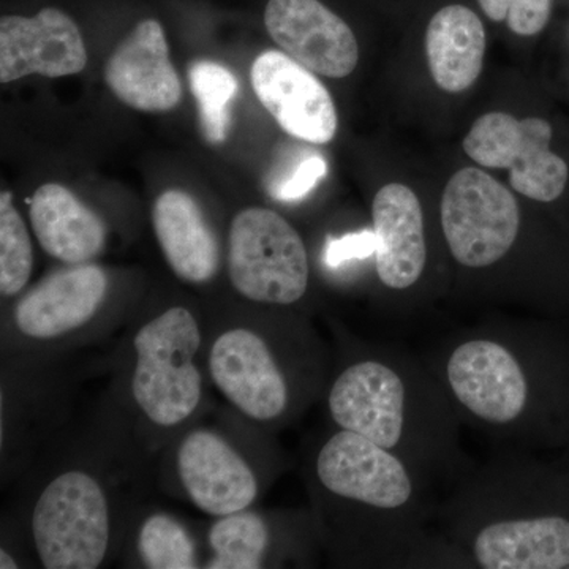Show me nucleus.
<instances>
[{
    "instance_id": "obj_1",
    "label": "nucleus",
    "mask_w": 569,
    "mask_h": 569,
    "mask_svg": "<svg viewBox=\"0 0 569 569\" xmlns=\"http://www.w3.org/2000/svg\"><path fill=\"white\" fill-rule=\"evenodd\" d=\"M200 346V326L186 307L164 310L134 336L132 392L153 425H181L200 406L203 381L194 366Z\"/></svg>"
},
{
    "instance_id": "obj_2",
    "label": "nucleus",
    "mask_w": 569,
    "mask_h": 569,
    "mask_svg": "<svg viewBox=\"0 0 569 569\" xmlns=\"http://www.w3.org/2000/svg\"><path fill=\"white\" fill-rule=\"evenodd\" d=\"M228 272L234 290L249 301L290 306L309 288V254L280 213L249 208L231 222Z\"/></svg>"
},
{
    "instance_id": "obj_3",
    "label": "nucleus",
    "mask_w": 569,
    "mask_h": 569,
    "mask_svg": "<svg viewBox=\"0 0 569 569\" xmlns=\"http://www.w3.org/2000/svg\"><path fill=\"white\" fill-rule=\"evenodd\" d=\"M32 533L44 568H99L110 541V511L99 482L84 471L52 479L33 508Z\"/></svg>"
},
{
    "instance_id": "obj_4",
    "label": "nucleus",
    "mask_w": 569,
    "mask_h": 569,
    "mask_svg": "<svg viewBox=\"0 0 569 569\" xmlns=\"http://www.w3.org/2000/svg\"><path fill=\"white\" fill-rule=\"evenodd\" d=\"M440 216L449 250L466 268L496 264L518 239L520 212L515 194L479 168H463L449 179Z\"/></svg>"
},
{
    "instance_id": "obj_5",
    "label": "nucleus",
    "mask_w": 569,
    "mask_h": 569,
    "mask_svg": "<svg viewBox=\"0 0 569 569\" xmlns=\"http://www.w3.org/2000/svg\"><path fill=\"white\" fill-rule=\"evenodd\" d=\"M550 141L552 127L545 119L519 121L507 112H489L471 126L463 151L481 167L508 170L516 192L550 203L568 181V164L550 152Z\"/></svg>"
},
{
    "instance_id": "obj_6",
    "label": "nucleus",
    "mask_w": 569,
    "mask_h": 569,
    "mask_svg": "<svg viewBox=\"0 0 569 569\" xmlns=\"http://www.w3.org/2000/svg\"><path fill=\"white\" fill-rule=\"evenodd\" d=\"M317 478L329 493L378 511H399L413 497L406 463L391 449L340 429L317 458Z\"/></svg>"
},
{
    "instance_id": "obj_7",
    "label": "nucleus",
    "mask_w": 569,
    "mask_h": 569,
    "mask_svg": "<svg viewBox=\"0 0 569 569\" xmlns=\"http://www.w3.org/2000/svg\"><path fill=\"white\" fill-rule=\"evenodd\" d=\"M448 387L479 421L493 426L518 422L529 403V380L518 355L498 340H466L447 362Z\"/></svg>"
},
{
    "instance_id": "obj_8",
    "label": "nucleus",
    "mask_w": 569,
    "mask_h": 569,
    "mask_svg": "<svg viewBox=\"0 0 569 569\" xmlns=\"http://www.w3.org/2000/svg\"><path fill=\"white\" fill-rule=\"evenodd\" d=\"M328 407L339 429L391 451L402 445L408 418L407 385L387 362L367 359L348 366L329 391Z\"/></svg>"
},
{
    "instance_id": "obj_9",
    "label": "nucleus",
    "mask_w": 569,
    "mask_h": 569,
    "mask_svg": "<svg viewBox=\"0 0 569 569\" xmlns=\"http://www.w3.org/2000/svg\"><path fill=\"white\" fill-rule=\"evenodd\" d=\"M250 81L254 96L291 137L313 144H326L336 137L339 121L331 93L312 70L287 52H261Z\"/></svg>"
},
{
    "instance_id": "obj_10",
    "label": "nucleus",
    "mask_w": 569,
    "mask_h": 569,
    "mask_svg": "<svg viewBox=\"0 0 569 569\" xmlns=\"http://www.w3.org/2000/svg\"><path fill=\"white\" fill-rule=\"evenodd\" d=\"M209 370L228 402L253 421H276L287 411V378L257 332L246 328L222 332L213 340Z\"/></svg>"
},
{
    "instance_id": "obj_11",
    "label": "nucleus",
    "mask_w": 569,
    "mask_h": 569,
    "mask_svg": "<svg viewBox=\"0 0 569 569\" xmlns=\"http://www.w3.org/2000/svg\"><path fill=\"white\" fill-rule=\"evenodd\" d=\"M264 26L296 62L328 78H346L359 61L353 31L320 0H269Z\"/></svg>"
},
{
    "instance_id": "obj_12",
    "label": "nucleus",
    "mask_w": 569,
    "mask_h": 569,
    "mask_svg": "<svg viewBox=\"0 0 569 569\" xmlns=\"http://www.w3.org/2000/svg\"><path fill=\"white\" fill-rule=\"evenodd\" d=\"M88 51L77 22L62 10H40L36 17L10 14L0 20V81L3 84L29 74L47 78L80 73Z\"/></svg>"
},
{
    "instance_id": "obj_13",
    "label": "nucleus",
    "mask_w": 569,
    "mask_h": 569,
    "mask_svg": "<svg viewBox=\"0 0 569 569\" xmlns=\"http://www.w3.org/2000/svg\"><path fill=\"white\" fill-rule=\"evenodd\" d=\"M183 490L201 511L216 518L244 511L258 496L252 468L224 438L211 430L189 433L178 451Z\"/></svg>"
},
{
    "instance_id": "obj_14",
    "label": "nucleus",
    "mask_w": 569,
    "mask_h": 569,
    "mask_svg": "<svg viewBox=\"0 0 569 569\" xmlns=\"http://www.w3.org/2000/svg\"><path fill=\"white\" fill-rule=\"evenodd\" d=\"M104 80L123 103L140 111H170L182 99V84L170 59L163 26L142 20L118 44L104 67Z\"/></svg>"
},
{
    "instance_id": "obj_15",
    "label": "nucleus",
    "mask_w": 569,
    "mask_h": 569,
    "mask_svg": "<svg viewBox=\"0 0 569 569\" xmlns=\"http://www.w3.org/2000/svg\"><path fill=\"white\" fill-rule=\"evenodd\" d=\"M108 288L110 280L99 266L62 269L22 296L14 309V325L22 336L37 340L69 335L96 317Z\"/></svg>"
},
{
    "instance_id": "obj_16",
    "label": "nucleus",
    "mask_w": 569,
    "mask_h": 569,
    "mask_svg": "<svg viewBox=\"0 0 569 569\" xmlns=\"http://www.w3.org/2000/svg\"><path fill=\"white\" fill-rule=\"evenodd\" d=\"M378 279L407 290L421 279L427 260L425 216L417 193L403 183L381 187L372 204Z\"/></svg>"
},
{
    "instance_id": "obj_17",
    "label": "nucleus",
    "mask_w": 569,
    "mask_h": 569,
    "mask_svg": "<svg viewBox=\"0 0 569 569\" xmlns=\"http://www.w3.org/2000/svg\"><path fill=\"white\" fill-rule=\"evenodd\" d=\"M471 553L485 569L569 568V522L557 516L493 520L477 531Z\"/></svg>"
},
{
    "instance_id": "obj_18",
    "label": "nucleus",
    "mask_w": 569,
    "mask_h": 569,
    "mask_svg": "<svg viewBox=\"0 0 569 569\" xmlns=\"http://www.w3.org/2000/svg\"><path fill=\"white\" fill-rule=\"evenodd\" d=\"M152 223L167 263L179 279L206 283L216 277L219 241L192 194L178 189L160 194L153 204Z\"/></svg>"
},
{
    "instance_id": "obj_19",
    "label": "nucleus",
    "mask_w": 569,
    "mask_h": 569,
    "mask_svg": "<svg viewBox=\"0 0 569 569\" xmlns=\"http://www.w3.org/2000/svg\"><path fill=\"white\" fill-rule=\"evenodd\" d=\"M29 213L41 249L63 263H88L107 244V224L99 213L61 183L37 189Z\"/></svg>"
},
{
    "instance_id": "obj_20",
    "label": "nucleus",
    "mask_w": 569,
    "mask_h": 569,
    "mask_svg": "<svg viewBox=\"0 0 569 569\" xmlns=\"http://www.w3.org/2000/svg\"><path fill=\"white\" fill-rule=\"evenodd\" d=\"M486 29L473 10L448 6L437 11L426 32L430 73L438 88L467 91L481 74L486 54Z\"/></svg>"
},
{
    "instance_id": "obj_21",
    "label": "nucleus",
    "mask_w": 569,
    "mask_h": 569,
    "mask_svg": "<svg viewBox=\"0 0 569 569\" xmlns=\"http://www.w3.org/2000/svg\"><path fill=\"white\" fill-rule=\"evenodd\" d=\"M211 569H258L263 567L269 548V530L254 512L222 516L209 531Z\"/></svg>"
},
{
    "instance_id": "obj_22",
    "label": "nucleus",
    "mask_w": 569,
    "mask_h": 569,
    "mask_svg": "<svg viewBox=\"0 0 569 569\" xmlns=\"http://www.w3.org/2000/svg\"><path fill=\"white\" fill-rule=\"evenodd\" d=\"M189 81L198 103L201 132L212 144L223 142L230 127V103L238 93V78L222 63L197 61L190 66Z\"/></svg>"
},
{
    "instance_id": "obj_23",
    "label": "nucleus",
    "mask_w": 569,
    "mask_h": 569,
    "mask_svg": "<svg viewBox=\"0 0 569 569\" xmlns=\"http://www.w3.org/2000/svg\"><path fill=\"white\" fill-rule=\"evenodd\" d=\"M138 552L146 568L193 569L198 567L197 549L189 531L171 516H149L141 526Z\"/></svg>"
},
{
    "instance_id": "obj_24",
    "label": "nucleus",
    "mask_w": 569,
    "mask_h": 569,
    "mask_svg": "<svg viewBox=\"0 0 569 569\" xmlns=\"http://www.w3.org/2000/svg\"><path fill=\"white\" fill-rule=\"evenodd\" d=\"M33 250L24 220L14 209L11 194H0V293H20L32 276Z\"/></svg>"
},
{
    "instance_id": "obj_25",
    "label": "nucleus",
    "mask_w": 569,
    "mask_h": 569,
    "mask_svg": "<svg viewBox=\"0 0 569 569\" xmlns=\"http://www.w3.org/2000/svg\"><path fill=\"white\" fill-rule=\"evenodd\" d=\"M486 17L507 21L518 36H537L548 24L552 0H478Z\"/></svg>"
},
{
    "instance_id": "obj_26",
    "label": "nucleus",
    "mask_w": 569,
    "mask_h": 569,
    "mask_svg": "<svg viewBox=\"0 0 569 569\" xmlns=\"http://www.w3.org/2000/svg\"><path fill=\"white\" fill-rule=\"evenodd\" d=\"M328 173V164L320 156L307 157L298 164L290 178L277 182L271 189L272 197L280 201H298L307 197Z\"/></svg>"
},
{
    "instance_id": "obj_27",
    "label": "nucleus",
    "mask_w": 569,
    "mask_h": 569,
    "mask_svg": "<svg viewBox=\"0 0 569 569\" xmlns=\"http://www.w3.org/2000/svg\"><path fill=\"white\" fill-rule=\"evenodd\" d=\"M376 253V236L373 231H361L343 236L340 239H329L325 250V263L337 268L353 258H367Z\"/></svg>"
},
{
    "instance_id": "obj_28",
    "label": "nucleus",
    "mask_w": 569,
    "mask_h": 569,
    "mask_svg": "<svg viewBox=\"0 0 569 569\" xmlns=\"http://www.w3.org/2000/svg\"><path fill=\"white\" fill-rule=\"evenodd\" d=\"M0 568L2 569H17L18 563L14 561L13 557L7 552L6 549L0 550Z\"/></svg>"
}]
</instances>
